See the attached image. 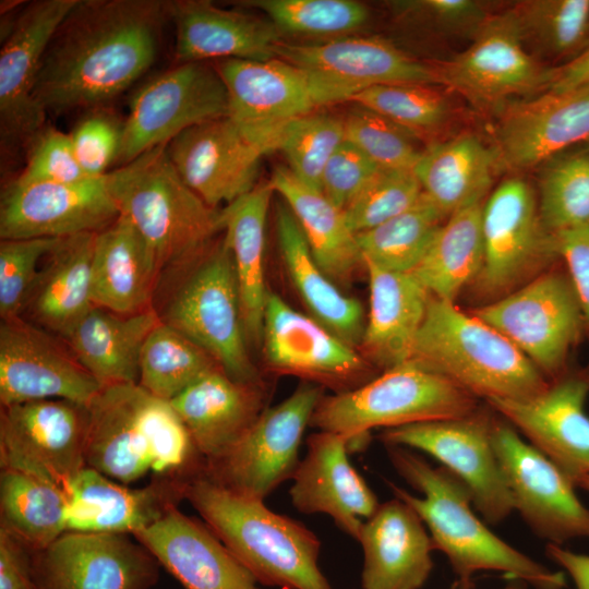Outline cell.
<instances>
[{"instance_id":"obj_62","label":"cell","mask_w":589,"mask_h":589,"mask_svg":"<svg viewBox=\"0 0 589 589\" xmlns=\"http://www.w3.org/2000/svg\"><path fill=\"white\" fill-rule=\"evenodd\" d=\"M579 488L586 490L589 492V476L587 478H585L584 480H581L578 485Z\"/></svg>"},{"instance_id":"obj_25","label":"cell","mask_w":589,"mask_h":589,"mask_svg":"<svg viewBox=\"0 0 589 589\" xmlns=\"http://www.w3.org/2000/svg\"><path fill=\"white\" fill-rule=\"evenodd\" d=\"M166 149L180 178L213 208L232 204L259 184L264 153L229 117L191 127Z\"/></svg>"},{"instance_id":"obj_39","label":"cell","mask_w":589,"mask_h":589,"mask_svg":"<svg viewBox=\"0 0 589 589\" xmlns=\"http://www.w3.org/2000/svg\"><path fill=\"white\" fill-rule=\"evenodd\" d=\"M274 192L269 181L259 183L223 207L224 239L232 256L245 335L252 342L262 341L268 293L264 274L265 228Z\"/></svg>"},{"instance_id":"obj_54","label":"cell","mask_w":589,"mask_h":589,"mask_svg":"<svg viewBox=\"0 0 589 589\" xmlns=\"http://www.w3.org/2000/svg\"><path fill=\"white\" fill-rule=\"evenodd\" d=\"M122 132L123 123L116 118L93 112L70 133L77 161L88 178H101L109 172L120 154Z\"/></svg>"},{"instance_id":"obj_33","label":"cell","mask_w":589,"mask_h":589,"mask_svg":"<svg viewBox=\"0 0 589 589\" xmlns=\"http://www.w3.org/2000/svg\"><path fill=\"white\" fill-rule=\"evenodd\" d=\"M158 262L142 235L125 217L96 233L92 260V301L119 314L151 309L160 274Z\"/></svg>"},{"instance_id":"obj_29","label":"cell","mask_w":589,"mask_h":589,"mask_svg":"<svg viewBox=\"0 0 589 589\" xmlns=\"http://www.w3.org/2000/svg\"><path fill=\"white\" fill-rule=\"evenodd\" d=\"M133 537L185 589H261L208 526L177 505Z\"/></svg>"},{"instance_id":"obj_23","label":"cell","mask_w":589,"mask_h":589,"mask_svg":"<svg viewBox=\"0 0 589 589\" xmlns=\"http://www.w3.org/2000/svg\"><path fill=\"white\" fill-rule=\"evenodd\" d=\"M589 377L563 375L527 399L486 404L575 484L589 476Z\"/></svg>"},{"instance_id":"obj_35","label":"cell","mask_w":589,"mask_h":589,"mask_svg":"<svg viewBox=\"0 0 589 589\" xmlns=\"http://www.w3.org/2000/svg\"><path fill=\"white\" fill-rule=\"evenodd\" d=\"M160 321L152 308L119 314L94 305L65 340L72 354L103 387L137 384L144 344Z\"/></svg>"},{"instance_id":"obj_42","label":"cell","mask_w":589,"mask_h":589,"mask_svg":"<svg viewBox=\"0 0 589 589\" xmlns=\"http://www.w3.org/2000/svg\"><path fill=\"white\" fill-rule=\"evenodd\" d=\"M65 491L33 474L1 469L0 529L31 553L51 544L68 531Z\"/></svg>"},{"instance_id":"obj_9","label":"cell","mask_w":589,"mask_h":589,"mask_svg":"<svg viewBox=\"0 0 589 589\" xmlns=\"http://www.w3.org/2000/svg\"><path fill=\"white\" fill-rule=\"evenodd\" d=\"M322 397L320 386L300 384L281 402L265 408L228 449L203 460L199 472L231 492L264 500L292 478L304 431Z\"/></svg>"},{"instance_id":"obj_22","label":"cell","mask_w":589,"mask_h":589,"mask_svg":"<svg viewBox=\"0 0 589 589\" xmlns=\"http://www.w3.org/2000/svg\"><path fill=\"white\" fill-rule=\"evenodd\" d=\"M101 387L45 330L20 316L1 320V407L41 399L88 405Z\"/></svg>"},{"instance_id":"obj_16","label":"cell","mask_w":589,"mask_h":589,"mask_svg":"<svg viewBox=\"0 0 589 589\" xmlns=\"http://www.w3.org/2000/svg\"><path fill=\"white\" fill-rule=\"evenodd\" d=\"M483 264L473 280L480 293L501 298L560 259L544 227L533 189L521 178L504 180L482 209Z\"/></svg>"},{"instance_id":"obj_44","label":"cell","mask_w":589,"mask_h":589,"mask_svg":"<svg viewBox=\"0 0 589 589\" xmlns=\"http://www.w3.org/2000/svg\"><path fill=\"white\" fill-rule=\"evenodd\" d=\"M216 368L220 366L204 349L160 321L144 344L137 384L170 401Z\"/></svg>"},{"instance_id":"obj_13","label":"cell","mask_w":589,"mask_h":589,"mask_svg":"<svg viewBox=\"0 0 589 589\" xmlns=\"http://www.w3.org/2000/svg\"><path fill=\"white\" fill-rule=\"evenodd\" d=\"M494 420L477 409L469 416L386 429V446L423 452L460 480L483 520L496 525L513 512L512 495L492 444Z\"/></svg>"},{"instance_id":"obj_5","label":"cell","mask_w":589,"mask_h":589,"mask_svg":"<svg viewBox=\"0 0 589 589\" xmlns=\"http://www.w3.org/2000/svg\"><path fill=\"white\" fill-rule=\"evenodd\" d=\"M409 361L441 374L477 398H532L550 383L504 335L454 302L430 296Z\"/></svg>"},{"instance_id":"obj_59","label":"cell","mask_w":589,"mask_h":589,"mask_svg":"<svg viewBox=\"0 0 589 589\" xmlns=\"http://www.w3.org/2000/svg\"><path fill=\"white\" fill-rule=\"evenodd\" d=\"M589 84V47L570 61L552 68L544 93L561 94Z\"/></svg>"},{"instance_id":"obj_52","label":"cell","mask_w":589,"mask_h":589,"mask_svg":"<svg viewBox=\"0 0 589 589\" xmlns=\"http://www.w3.org/2000/svg\"><path fill=\"white\" fill-rule=\"evenodd\" d=\"M60 238L4 239L0 242V315H21L37 279L40 259Z\"/></svg>"},{"instance_id":"obj_3","label":"cell","mask_w":589,"mask_h":589,"mask_svg":"<svg viewBox=\"0 0 589 589\" xmlns=\"http://www.w3.org/2000/svg\"><path fill=\"white\" fill-rule=\"evenodd\" d=\"M87 407L86 467L117 482L188 474L203 460L170 401L139 384L104 386Z\"/></svg>"},{"instance_id":"obj_47","label":"cell","mask_w":589,"mask_h":589,"mask_svg":"<svg viewBox=\"0 0 589 589\" xmlns=\"http://www.w3.org/2000/svg\"><path fill=\"white\" fill-rule=\"evenodd\" d=\"M241 5L264 12L280 33L339 36L361 28L370 12L353 0H248Z\"/></svg>"},{"instance_id":"obj_11","label":"cell","mask_w":589,"mask_h":589,"mask_svg":"<svg viewBox=\"0 0 589 589\" xmlns=\"http://www.w3.org/2000/svg\"><path fill=\"white\" fill-rule=\"evenodd\" d=\"M513 342L544 376L565 366L586 323L567 274L546 272L472 312Z\"/></svg>"},{"instance_id":"obj_60","label":"cell","mask_w":589,"mask_h":589,"mask_svg":"<svg viewBox=\"0 0 589 589\" xmlns=\"http://www.w3.org/2000/svg\"><path fill=\"white\" fill-rule=\"evenodd\" d=\"M548 557L572 578L576 589H589V555L573 552L562 545L546 544Z\"/></svg>"},{"instance_id":"obj_36","label":"cell","mask_w":589,"mask_h":589,"mask_svg":"<svg viewBox=\"0 0 589 589\" xmlns=\"http://www.w3.org/2000/svg\"><path fill=\"white\" fill-rule=\"evenodd\" d=\"M97 232L60 238L46 255L24 310L64 339L94 306L92 260Z\"/></svg>"},{"instance_id":"obj_30","label":"cell","mask_w":589,"mask_h":589,"mask_svg":"<svg viewBox=\"0 0 589 589\" xmlns=\"http://www.w3.org/2000/svg\"><path fill=\"white\" fill-rule=\"evenodd\" d=\"M357 541L363 551L362 589H420L433 569L430 533L398 497L378 505Z\"/></svg>"},{"instance_id":"obj_14","label":"cell","mask_w":589,"mask_h":589,"mask_svg":"<svg viewBox=\"0 0 589 589\" xmlns=\"http://www.w3.org/2000/svg\"><path fill=\"white\" fill-rule=\"evenodd\" d=\"M434 68L437 84L485 110L544 93L552 73V68L542 67L528 51L512 9L491 14L467 49Z\"/></svg>"},{"instance_id":"obj_7","label":"cell","mask_w":589,"mask_h":589,"mask_svg":"<svg viewBox=\"0 0 589 589\" xmlns=\"http://www.w3.org/2000/svg\"><path fill=\"white\" fill-rule=\"evenodd\" d=\"M477 409L476 396L408 360L354 389L323 396L310 425L362 448L372 429L457 419Z\"/></svg>"},{"instance_id":"obj_32","label":"cell","mask_w":589,"mask_h":589,"mask_svg":"<svg viewBox=\"0 0 589 589\" xmlns=\"http://www.w3.org/2000/svg\"><path fill=\"white\" fill-rule=\"evenodd\" d=\"M261 383H242L221 368L208 372L170 404L187 426L203 460L217 457L233 445L263 410Z\"/></svg>"},{"instance_id":"obj_41","label":"cell","mask_w":589,"mask_h":589,"mask_svg":"<svg viewBox=\"0 0 589 589\" xmlns=\"http://www.w3.org/2000/svg\"><path fill=\"white\" fill-rule=\"evenodd\" d=\"M482 202L450 215L410 272L428 292L452 301L480 273L484 259Z\"/></svg>"},{"instance_id":"obj_58","label":"cell","mask_w":589,"mask_h":589,"mask_svg":"<svg viewBox=\"0 0 589 589\" xmlns=\"http://www.w3.org/2000/svg\"><path fill=\"white\" fill-rule=\"evenodd\" d=\"M0 589H35L31 551L1 529Z\"/></svg>"},{"instance_id":"obj_37","label":"cell","mask_w":589,"mask_h":589,"mask_svg":"<svg viewBox=\"0 0 589 589\" xmlns=\"http://www.w3.org/2000/svg\"><path fill=\"white\" fill-rule=\"evenodd\" d=\"M276 231L288 275L312 317L349 346H359L365 325L361 303L341 292L318 266L286 203L277 205Z\"/></svg>"},{"instance_id":"obj_1","label":"cell","mask_w":589,"mask_h":589,"mask_svg":"<svg viewBox=\"0 0 589 589\" xmlns=\"http://www.w3.org/2000/svg\"><path fill=\"white\" fill-rule=\"evenodd\" d=\"M166 15L165 1L79 0L43 58L37 106L61 113L120 95L154 62Z\"/></svg>"},{"instance_id":"obj_51","label":"cell","mask_w":589,"mask_h":589,"mask_svg":"<svg viewBox=\"0 0 589 589\" xmlns=\"http://www.w3.org/2000/svg\"><path fill=\"white\" fill-rule=\"evenodd\" d=\"M345 122V140L383 169L413 170L421 153L409 132L386 118L358 106Z\"/></svg>"},{"instance_id":"obj_24","label":"cell","mask_w":589,"mask_h":589,"mask_svg":"<svg viewBox=\"0 0 589 589\" xmlns=\"http://www.w3.org/2000/svg\"><path fill=\"white\" fill-rule=\"evenodd\" d=\"M262 341L274 371L318 381L336 387V394L366 383L365 362L353 347L272 291L266 297Z\"/></svg>"},{"instance_id":"obj_10","label":"cell","mask_w":589,"mask_h":589,"mask_svg":"<svg viewBox=\"0 0 589 589\" xmlns=\"http://www.w3.org/2000/svg\"><path fill=\"white\" fill-rule=\"evenodd\" d=\"M274 55L303 72L316 107L350 100L381 84H437L434 64L378 37L345 36L316 44L281 39Z\"/></svg>"},{"instance_id":"obj_28","label":"cell","mask_w":589,"mask_h":589,"mask_svg":"<svg viewBox=\"0 0 589 589\" xmlns=\"http://www.w3.org/2000/svg\"><path fill=\"white\" fill-rule=\"evenodd\" d=\"M185 477L164 476L134 489L85 467L64 488L68 531L133 536L183 500Z\"/></svg>"},{"instance_id":"obj_12","label":"cell","mask_w":589,"mask_h":589,"mask_svg":"<svg viewBox=\"0 0 589 589\" xmlns=\"http://www.w3.org/2000/svg\"><path fill=\"white\" fill-rule=\"evenodd\" d=\"M225 117H229V97L215 65L181 63L133 95L117 163L125 165L191 127Z\"/></svg>"},{"instance_id":"obj_61","label":"cell","mask_w":589,"mask_h":589,"mask_svg":"<svg viewBox=\"0 0 589 589\" xmlns=\"http://www.w3.org/2000/svg\"><path fill=\"white\" fill-rule=\"evenodd\" d=\"M527 586L528 585L522 581L514 580V582L506 585L502 589H527Z\"/></svg>"},{"instance_id":"obj_49","label":"cell","mask_w":589,"mask_h":589,"mask_svg":"<svg viewBox=\"0 0 589 589\" xmlns=\"http://www.w3.org/2000/svg\"><path fill=\"white\" fill-rule=\"evenodd\" d=\"M344 141L342 119L310 112L285 128L276 151L283 153L287 167L301 182L322 192L324 168Z\"/></svg>"},{"instance_id":"obj_17","label":"cell","mask_w":589,"mask_h":589,"mask_svg":"<svg viewBox=\"0 0 589 589\" xmlns=\"http://www.w3.org/2000/svg\"><path fill=\"white\" fill-rule=\"evenodd\" d=\"M492 444L514 510L538 537L556 545L589 540V508L556 465L522 440L508 422L494 420Z\"/></svg>"},{"instance_id":"obj_8","label":"cell","mask_w":589,"mask_h":589,"mask_svg":"<svg viewBox=\"0 0 589 589\" xmlns=\"http://www.w3.org/2000/svg\"><path fill=\"white\" fill-rule=\"evenodd\" d=\"M161 321L204 349L233 380L261 383L248 351L232 256L224 237L177 289Z\"/></svg>"},{"instance_id":"obj_19","label":"cell","mask_w":589,"mask_h":589,"mask_svg":"<svg viewBox=\"0 0 589 589\" xmlns=\"http://www.w3.org/2000/svg\"><path fill=\"white\" fill-rule=\"evenodd\" d=\"M229 97V118L264 155L285 128L316 107L305 75L279 59H224L215 63Z\"/></svg>"},{"instance_id":"obj_45","label":"cell","mask_w":589,"mask_h":589,"mask_svg":"<svg viewBox=\"0 0 589 589\" xmlns=\"http://www.w3.org/2000/svg\"><path fill=\"white\" fill-rule=\"evenodd\" d=\"M512 11L527 48L565 63L588 48L589 0H527Z\"/></svg>"},{"instance_id":"obj_43","label":"cell","mask_w":589,"mask_h":589,"mask_svg":"<svg viewBox=\"0 0 589 589\" xmlns=\"http://www.w3.org/2000/svg\"><path fill=\"white\" fill-rule=\"evenodd\" d=\"M447 217L423 193L409 209L356 235L363 263L381 268L412 272L426 254Z\"/></svg>"},{"instance_id":"obj_26","label":"cell","mask_w":589,"mask_h":589,"mask_svg":"<svg viewBox=\"0 0 589 589\" xmlns=\"http://www.w3.org/2000/svg\"><path fill=\"white\" fill-rule=\"evenodd\" d=\"M589 142V84L509 104L496 127L502 167L529 168Z\"/></svg>"},{"instance_id":"obj_34","label":"cell","mask_w":589,"mask_h":589,"mask_svg":"<svg viewBox=\"0 0 589 589\" xmlns=\"http://www.w3.org/2000/svg\"><path fill=\"white\" fill-rule=\"evenodd\" d=\"M370 308L360 346L376 364L390 369L409 360L430 293L411 273L364 262Z\"/></svg>"},{"instance_id":"obj_57","label":"cell","mask_w":589,"mask_h":589,"mask_svg":"<svg viewBox=\"0 0 589 589\" xmlns=\"http://www.w3.org/2000/svg\"><path fill=\"white\" fill-rule=\"evenodd\" d=\"M558 257L565 262L586 323H589V225L554 236Z\"/></svg>"},{"instance_id":"obj_31","label":"cell","mask_w":589,"mask_h":589,"mask_svg":"<svg viewBox=\"0 0 589 589\" xmlns=\"http://www.w3.org/2000/svg\"><path fill=\"white\" fill-rule=\"evenodd\" d=\"M175 24L177 59L205 62L208 59L268 60L281 33L269 21L206 0L167 1Z\"/></svg>"},{"instance_id":"obj_56","label":"cell","mask_w":589,"mask_h":589,"mask_svg":"<svg viewBox=\"0 0 589 589\" xmlns=\"http://www.w3.org/2000/svg\"><path fill=\"white\" fill-rule=\"evenodd\" d=\"M381 168L345 140L328 159L322 176L323 194L344 211Z\"/></svg>"},{"instance_id":"obj_15","label":"cell","mask_w":589,"mask_h":589,"mask_svg":"<svg viewBox=\"0 0 589 589\" xmlns=\"http://www.w3.org/2000/svg\"><path fill=\"white\" fill-rule=\"evenodd\" d=\"M87 405L41 399L1 407L0 467L64 490L86 467Z\"/></svg>"},{"instance_id":"obj_4","label":"cell","mask_w":589,"mask_h":589,"mask_svg":"<svg viewBox=\"0 0 589 589\" xmlns=\"http://www.w3.org/2000/svg\"><path fill=\"white\" fill-rule=\"evenodd\" d=\"M183 500L259 584L332 589L318 567V538L299 521L269 509L264 500L231 492L199 470L187 476Z\"/></svg>"},{"instance_id":"obj_53","label":"cell","mask_w":589,"mask_h":589,"mask_svg":"<svg viewBox=\"0 0 589 589\" xmlns=\"http://www.w3.org/2000/svg\"><path fill=\"white\" fill-rule=\"evenodd\" d=\"M28 146L25 167L14 182L73 183L89 179L77 161L70 134L55 128H43Z\"/></svg>"},{"instance_id":"obj_46","label":"cell","mask_w":589,"mask_h":589,"mask_svg":"<svg viewBox=\"0 0 589 589\" xmlns=\"http://www.w3.org/2000/svg\"><path fill=\"white\" fill-rule=\"evenodd\" d=\"M538 206L553 236L589 225V142L545 161Z\"/></svg>"},{"instance_id":"obj_48","label":"cell","mask_w":589,"mask_h":589,"mask_svg":"<svg viewBox=\"0 0 589 589\" xmlns=\"http://www.w3.org/2000/svg\"><path fill=\"white\" fill-rule=\"evenodd\" d=\"M409 133H423L442 127L449 116V106L431 85L389 83L369 87L351 98Z\"/></svg>"},{"instance_id":"obj_6","label":"cell","mask_w":589,"mask_h":589,"mask_svg":"<svg viewBox=\"0 0 589 589\" xmlns=\"http://www.w3.org/2000/svg\"><path fill=\"white\" fill-rule=\"evenodd\" d=\"M119 215L151 247L160 271L200 256L224 232L223 208L208 206L180 178L166 145L106 175Z\"/></svg>"},{"instance_id":"obj_27","label":"cell","mask_w":589,"mask_h":589,"mask_svg":"<svg viewBox=\"0 0 589 589\" xmlns=\"http://www.w3.org/2000/svg\"><path fill=\"white\" fill-rule=\"evenodd\" d=\"M348 441L320 431L306 440V454L291 480L292 505L303 514H325L347 534L358 540L363 522L380 503L351 465Z\"/></svg>"},{"instance_id":"obj_21","label":"cell","mask_w":589,"mask_h":589,"mask_svg":"<svg viewBox=\"0 0 589 589\" xmlns=\"http://www.w3.org/2000/svg\"><path fill=\"white\" fill-rule=\"evenodd\" d=\"M79 0H37L24 7L0 50V129L4 144L28 143L44 128L46 113L34 87L46 50Z\"/></svg>"},{"instance_id":"obj_63","label":"cell","mask_w":589,"mask_h":589,"mask_svg":"<svg viewBox=\"0 0 589 589\" xmlns=\"http://www.w3.org/2000/svg\"><path fill=\"white\" fill-rule=\"evenodd\" d=\"M588 47H589V28H588Z\"/></svg>"},{"instance_id":"obj_2","label":"cell","mask_w":589,"mask_h":589,"mask_svg":"<svg viewBox=\"0 0 589 589\" xmlns=\"http://www.w3.org/2000/svg\"><path fill=\"white\" fill-rule=\"evenodd\" d=\"M392 465L418 497L387 482L395 497L410 505L429 530L435 550L444 553L459 589H471L479 572H500L533 589H563V572L534 561L493 533L474 513L465 484L443 467L401 446H387Z\"/></svg>"},{"instance_id":"obj_55","label":"cell","mask_w":589,"mask_h":589,"mask_svg":"<svg viewBox=\"0 0 589 589\" xmlns=\"http://www.w3.org/2000/svg\"><path fill=\"white\" fill-rule=\"evenodd\" d=\"M398 12L443 35L472 39L491 14L474 0H418L396 4Z\"/></svg>"},{"instance_id":"obj_18","label":"cell","mask_w":589,"mask_h":589,"mask_svg":"<svg viewBox=\"0 0 589 589\" xmlns=\"http://www.w3.org/2000/svg\"><path fill=\"white\" fill-rule=\"evenodd\" d=\"M160 564L133 536L67 531L32 553L35 589H151Z\"/></svg>"},{"instance_id":"obj_38","label":"cell","mask_w":589,"mask_h":589,"mask_svg":"<svg viewBox=\"0 0 589 589\" xmlns=\"http://www.w3.org/2000/svg\"><path fill=\"white\" fill-rule=\"evenodd\" d=\"M500 168L495 147L472 134H462L429 146L412 171L423 193L448 218L482 202Z\"/></svg>"},{"instance_id":"obj_40","label":"cell","mask_w":589,"mask_h":589,"mask_svg":"<svg viewBox=\"0 0 589 589\" xmlns=\"http://www.w3.org/2000/svg\"><path fill=\"white\" fill-rule=\"evenodd\" d=\"M269 182L297 218L318 266L335 284L348 283L363 260L344 211L287 166L276 167Z\"/></svg>"},{"instance_id":"obj_20","label":"cell","mask_w":589,"mask_h":589,"mask_svg":"<svg viewBox=\"0 0 589 589\" xmlns=\"http://www.w3.org/2000/svg\"><path fill=\"white\" fill-rule=\"evenodd\" d=\"M118 217L106 176L73 183L12 181L1 193L0 238H65L99 232Z\"/></svg>"},{"instance_id":"obj_50","label":"cell","mask_w":589,"mask_h":589,"mask_svg":"<svg viewBox=\"0 0 589 589\" xmlns=\"http://www.w3.org/2000/svg\"><path fill=\"white\" fill-rule=\"evenodd\" d=\"M423 194L412 170L383 169L344 209L354 235L370 230L412 207Z\"/></svg>"}]
</instances>
